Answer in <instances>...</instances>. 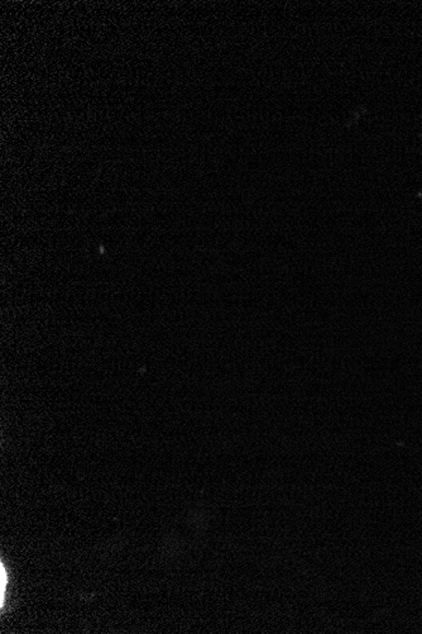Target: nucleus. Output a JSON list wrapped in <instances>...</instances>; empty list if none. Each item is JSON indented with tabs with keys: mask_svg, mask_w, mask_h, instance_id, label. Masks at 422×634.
I'll list each match as a JSON object with an SVG mask.
<instances>
[{
	"mask_svg": "<svg viewBox=\"0 0 422 634\" xmlns=\"http://www.w3.org/2000/svg\"><path fill=\"white\" fill-rule=\"evenodd\" d=\"M8 582V578H7V571L3 567H0V605L3 607L4 604V594H5V585Z\"/></svg>",
	"mask_w": 422,
	"mask_h": 634,
	"instance_id": "obj_1",
	"label": "nucleus"
}]
</instances>
